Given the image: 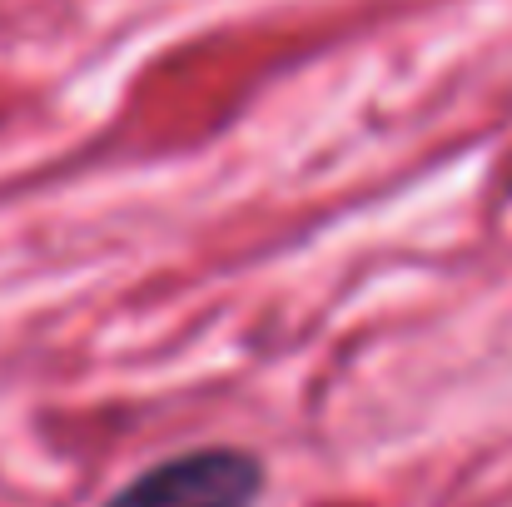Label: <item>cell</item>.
<instances>
[{
    "label": "cell",
    "mask_w": 512,
    "mask_h": 507,
    "mask_svg": "<svg viewBox=\"0 0 512 507\" xmlns=\"http://www.w3.org/2000/svg\"><path fill=\"white\" fill-rule=\"evenodd\" d=\"M264 498V463L249 448H189L145 468L100 507H254Z\"/></svg>",
    "instance_id": "1"
}]
</instances>
